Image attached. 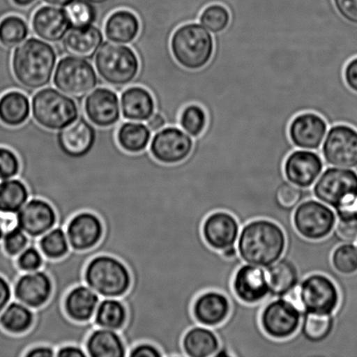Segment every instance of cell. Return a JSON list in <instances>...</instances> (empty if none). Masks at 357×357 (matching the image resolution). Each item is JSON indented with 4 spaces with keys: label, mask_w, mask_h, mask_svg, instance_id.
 <instances>
[{
    "label": "cell",
    "mask_w": 357,
    "mask_h": 357,
    "mask_svg": "<svg viewBox=\"0 0 357 357\" xmlns=\"http://www.w3.org/2000/svg\"><path fill=\"white\" fill-rule=\"evenodd\" d=\"M284 230L268 219H255L241 227L237 240L238 253L245 264L267 268L284 255Z\"/></svg>",
    "instance_id": "1"
},
{
    "label": "cell",
    "mask_w": 357,
    "mask_h": 357,
    "mask_svg": "<svg viewBox=\"0 0 357 357\" xmlns=\"http://www.w3.org/2000/svg\"><path fill=\"white\" fill-rule=\"evenodd\" d=\"M58 56L52 45L30 38L13 54L10 66L14 79L27 90L43 89L51 82Z\"/></svg>",
    "instance_id": "2"
},
{
    "label": "cell",
    "mask_w": 357,
    "mask_h": 357,
    "mask_svg": "<svg viewBox=\"0 0 357 357\" xmlns=\"http://www.w3.org/2000/svg\"><path fill=\"white\" fill-rule=\"evenodd\" d=\"M314 197L335 209L337 218L357 215V172L330 167L313 185Z\"/></svg>",
    "instance_id": "3"
},
{
    "label": "cell",
    "mask_w": 357,
    "mask_h": 357,
    "mask_svg": "<svg viewBox=\"0 0 357 357\" xmlns=\"http://www.w3.org/2000/svg\"><path fill=\"white\" fill-rule=\"evenodd\" d=\"M215 47V37L201 23L181 24L171 35L170 51L174 61L191 71L208 64Z\"/></svg>",
    "instance_id": "4"
},
{
    "label": "cell",
    "mask_w": 357,
    "mask_h": 357,
    "mask_svg": "<svg viewBox=\"0 0 357 357\" xmlns=\"http://www.w3.org/2000/svg\"><path fill=\"white\" fill-rule=\"evenodd\" d=\"M84 283L100 298H122L131 288L132 275L121 259L98 255L87 262Z\"/></svg>",
    "instance_id": "5"
},
{
    "label": "cell",
    "mask_w": 357,
    "mask_h": 357,
    "mask_svg": "<svg viewBox=\"0 0 357 357\" xmlns=\"http://www.w3.org/2000/svg\"><path fill=\"white\" fill-rule=\"evenodd\" d=\"M31 114L36 123L51 131H61L78 120V105L72 97L47 87L31 100Z\"/></svg>",
    "instance_id": "6"
},
{
    "label": "cell",
    "mask_w": 357,
    "mask_h": 357,
    "mask_svg": "<svg viewBox=\"0 0 357 357\" xmlns=\"http://www.w3.org/2000/svg\"><path fill=\"white\" fill-rule=\"evenodd\" d=\"M96 71L109 85L124 86L134 82L139 71L138 56L127 45L103 42L96 55Z\"/></svg>",
    "instance_id": "7"
},
{
    "label": "cell",
    "mask_w": 357,
    "mask_h": 357,
    "mask_svg": "<svg viewBox=\"0 0 357 357\" xmlns=\"http://www.w3.org/2000/svg\"><path fill=\"white\" fill-rule=\"evenodd\" d=\"M54 84L66 96L80 99L97 86V73L86 59L66 56L56 66Z\"/></svg>",
    "instance_id": "8"
},
{
    "label": "cell",
    "mask_w": 357,
    "mask_h": 357,
    "mask_svg": "<svg viewBox=\"0 0 357 357\" xmlns=\"http://www.w3.org/2000/svg\"><path fill=\"white\" fill-rule=\"evenodd\" d=\"M303 312L332 314L340 304V291L330 276L314 273L306 276L298 285Z\"/></svg>",
    "instance_id": "9"
},
{
    "label": "cell",
    "mask_w": 357,
    "mask_h": 357,
    "mask_svg": "<svg viewBox=\"0 0 357 357\" xmlns=\"http://www.w3.org/2000/svg\"><path fill=\"white\" fill-rule=\"evenodd\" d=\"M337 215L333 209L313 198L305 199L293 213V223L300 236L310 241H321L333 232Z\"/></svg>",
    "instance_id": "10"
},
{
    "label": "cell",
    "mask_w": 357,
    "mask_h": 357,
    "mask_svg": "<svg viewBox=\"0 0 357 357\" xmlns=\"http://www.w3.org/2000/svg\"><path fill=\"white\" fill-rule=\"evenodd\" d=\"M303 311L289 300L275 298L266 303L261 311V330L275 340H285L298 332Z\"/></svg>",
    "instance_id": "11"
},
{
    "label": "cell",
    "mask_w": 357,
    "mask_h": 357,
    "mask_svg": "<svg viewBox=\"0 0 357 357\" xmlns=\"http://www.w3.org/2000/svg\"><path fill=\"white\" fill-rule=\"evenodd\" d=\"M325 165L346 169L357 167V129L346 124L328 128L321 146Z\"/></svg>",
    "instance_id": "12"
},
{
    "label": "cell",
    "mask_w": 357,
    "mask_h": 357,
    "mask_svg": "<svg viewBox=\"0 0 357 357\" xmlns=\"http://www.w3.org/2000/svg\"><path fill=\"white\" fill-rule=\"evenodd\" d=\"M195 139L181 128L167 127L156 132L150 143L153 159L167 165L184 162L192 153Z\"/></svg>",
    "instance_id": "13"
},
{
    "label": "cell",
    "mask_w": 357,
    "mask_h": 357,
    "mask_svg": "<svg viewBox=\"0 0 357 357\" xmlns=\"http://www.w3.org/2000/svg\"><path fill=\"white\" fill-rule=\"evenodd\" d=\"M13 293L14 300L36 310L44 307L52 298L54 282L43 268L21 273L13 284Z\"/></svg>",
    "instance_id": "14"
},
{
    "label": "cell",
    "mask_w": 357,
    "mask_h": 357,
    "mask_svg": "<svg viewBox=\"0 0 357 357\" xmlns=\"http://www.w3.org/2000/svg\"><path fill=\"white\" fill-rule=\"evenodd\" d=\"M232 288L240 302L248 305L268 302L269 285L266 271L252 264H241L234 273Z\"/></svg>",
    "instance_id": "15"
},
{
    "label": "cell",
    "mask_w": 357,
    "mask_h": 357,
    "mask_svg": "<svg viewBox=\"0 0 357 357\" xmlns=\"http://www.w3.org/2000/svg\"><path fill=\"white\" fill-rule=\"evenodd\" d=\"M328 130L327 121L314 112L297 114L290 122L289 136L296 149L312 150L321 153Z\"/></svg>",
    "instance_id": "16"
},
{
    "label": "cell",
    "mask_w": 357,
    "mask_h": 357,
    "mask_svg": "<svg viewBox=\"0 0 357 357\" xmlns=\"http://www.w3.org/2000/svg\"><path fill=\"white\" fill-rule=\"evenodd\" d=\"M324 167L320 153L296 149L285 160L284 174L287 180L294 185L310 188L323 173Z\"/></svg>",
    "instance_id": "17"
},
{
    "label": "cell",
    "mask_w": 357,
    "mask_h": 357,
    "mask_svg": "<svg viewBox=\"0 0 357 357\" xmlns=\"http://www.w3.org/2000/svg\"><path fill=\"white\" fill-rule=\"evenodd\" d=\"M71 250L85 252L99 245L104 236V225L99 216L91 211L77 213L65 227Z\"/></svg>",
    "instance_id": "18"
},
{
    "label": "cell",
    "mask_w": 357,
    "mask_h": 357,
    "mask_svg": "<svg viewBox=\"0 0 357 357\" xmlns=\"http://www.w3.org/2000/svg\"><path fill=\"white\" fill-rule=\"evenodd\" d=\"M17 226L31 239H38L57 226L58 215L54 206L47 199L30 198L16 213Z\"/></svg>",
    "instance_id": "19"
},
{
    "label": "cell",
    "mask_w": 357,
    "mask_h": 357,
    "mask_svg": "<svg viewBox=\"0 0 357 357\" xmlns=\"http://www.w3.org/2000/svg\"><path fill=\"white\" fill-rule=\"evenodd\" d=\"M87 120L98 128H107L120 121L121 102L117 93L106 87L92 91L84 102Z\"/></svg>",
    "instance_id": "20"
},
{
    "label": "cell",
    "mask_w": 357,
    "mask_h": 357,
    "mask_svg": "<svg viewBox=\"0 0 357 357\" xmlns=\"http://www.w3.org/2000/svg\"><path fill=\"white\" fill-rule=\"evenodd\" d=\"M241 229L232 213L220 210L206 217L202 225V236L210 248L220 252L236 246Z\"/></svg>",
    "instance_id": "21"
},
{
    "label": "cell",
    "mask_w": 357,
    "mask_h": 357,
    "mask_svg": "<svg viewBox=\"0 0 357 357\" xmlns=\"http://www.w3.org/2000/svg\"><path fill=\"white\" fill-rule=\"evenodd\" d=\"M96 142V128L84 118L62 129L57 135L59 149L70 160L85 158L92 151Z\"/></svg>",
    "instance_id": "22"
},
{
    "label": "cell",
    "mask_w": 357,
    "mask_h": 357,
    "mask_svg": "<svg viewBox=\"0 0 357 357\" xmlns=\"http://www.w3.org/2000/svg\"><path fill=\"white\" fill-rule=\"evenodd\" d=\"M231 312L229 297L217 290H208L196 297L192 314L202 326L215 328L225 323Z\"/></svg>",
    "instance_id": "23"
},
{
    "label": "cell",
    "mask_w": 357,
    "mask_h": 357,
    "mask_svg": "<svg viewBox=\"0 0 357 357\" xmlns=\"http://www.w3.org/2000/svg\"><path fill=\"white\" fill-rule=\"evenodd\" d=\"M31 28L42 40L56 43L64 40L72 26L66 10L45 6L34 13Z\"/></svg>",
    "instance_id": "24"
},
{
    "label": "cell",
    "mask_w": 357,
    "mask_h": 357,
    "mask_svg": "<svg viewBox=\"0 0 357 357\" xmlns=\"http://www.w3.org/2000/svg\"><path fill=\"white\" fill-rule=\"evenodd\" d=\"M100 296L85 283L73 287L66 294L63 309L66 316L76 323L93 321Z\"/></svg>",
    "instance_id": "25"
},
{
    "label": "cell",
    "mask_w": 357,
    "mask_h": 357,
    "mask_svg": "<svg viewBox=\"0 0 357 357\" xmlns=\"http://www.w3.org/2000/svg\"><path fill=\"white\" fill-rule=\"evenodd\" d=\"M266 274L269 285L268 301L282 298L300 284L301 276L298 268L289 258L283 257L267 267Z\"/></svg>",
    "instance_id": "26"
},
{
    "label": "cell",
    "mask_w": 357,
    "mask_h": 357,
    "mask_svg": "<svg viewBox=\"0 0 357 357\" xmlns=\"http://www.w3.org/2000/svg\"><path fill=\"white\" fill-rule=\"evenodd\" d=\"M103 41L102 31L93 24L85 28H72L63 40V48L69 55L92 59Z\"/></svg>",
    "instance_id": "27"
},
{
    "label": "cell",
    "mask_w": 357,
    "mask_h": 357,
    "mask_svg": "<svg viewBox=\"0 0 357 357\" xmlns=\"http://www.w3.org/2000/svg\"><path fill=\"white\" fill-rule=\"evenodd\" d=\"M84 348L89 357H128V353L121 332L101 328L91 331Z\"/></svg>",
    "instance_id": "28"
},
{
    "label": "cell",
    "mask_w": 357,
    "mask_h": 357,
    "mask_svg": "<svg viewBox=\"0 0 357 357\" xmlns=\"http://www.w3.org/2000/svg\"><path fill=\"white\" fill-rule=\"evenodd\" d=\"M121 114L131 121H148L155 113V101L151 93L142 86H131L121 96Z\"/></svg>",
    "instance_id": "29"
},
{
    "label": "cell",
    "mask_w": 357,
    "mask_h": 357,
    "mask_svg": "<svg viewBox=\"0 0 357 357\" xmlns=\"http://www.w3.org/2000/svg\"><path fill=\"white\" fill-rule=\"evenodd\" d=\"M220 348V342L213 328L196 325L189 328L182 338L185 356H213Z\"/></svg>",
    "instance_id": "30"
},
{
    "label": "cell",
    "mask_w": 357,
    "mask_h": 357,
    "mask_svg": "<svg viewBox=\"0 0 357 357\" xmlns=\"http://www.w3.org/2000/svg\"><path fill=\"white\" fill-rule=\"evenodd\" d=\"M141 29L138 17L128 10H119L111 14L105 23V35L108 40L129 44L137 38Z\"/></svg>",
    "instance_id": "31"
},
{
    "label": "cell",
    "mask_w": 357,
    "mask_h": 357,
    "mask_svg": "<svg viewBox=\"0 0 357 357\" xmlns=\"http://www.w3.org/2000/svg\"><path fill=\"white\" fill-rule=\"evenodd\" d=\"M31 103L26 94L10 90L0 96V122L7 128L26 123L31 114Z\"/></svg>",
    "instance_id": "32"
},
{
    "label": "cell",
    "mask_w": 357,
    "mask_h": 357,
    "mask_svg": "<svg viewBox=\"0 0 357 357\" xmlns=\"http://www.w3.org/2000/svg\"><path fill=\"white\" fill-rule=\"evenodd\" d=\"M128 319V309L121 298H102L97 307L93 323L96 328L121 332Z\"/></svg>",
    "instance_id": "33"
},
{
    "label": "cell",
    "mask_w": 357,
    "mask_h": 357,
    "mask_svg": "<svg viewBox=\"0 0 357 357\" xmlns=\"http://www.w3.org/2000/svg\"><path fill=\"white\" fill-rule=\"evenodd\" d=\"M34 318L33 310L12 301L0 314V328L10 335H23L33 327Z\"/></svg>",
    "instance_id": "34"
},
{
    "label": "cell",
    "mask_w": 357,
    "mask_h": 357,
    "mask_svg": "<svg viewBox=\"0 0 357 357\" xmlns=\"http://www.w3.org/2000/svg\"><path fill=\"white\" fill-rule=\"evenodd\" d=\"M151 141V130L148 126L137 121L122 124L117 132V142L126 153L137 155L144 152Z\"/></svg>",
    "instance_id": "35"
},
{
    "label": "cell",
    "mask_w": 357,
    "mask_h": 357,
    "mask_svg": "<svg viewBox=\"0 0 357 357\" xmlns=\"http://www.w3.org/2000/svg\"><path fill=\"white\" fill-rule=\"evenodd\" d=\"M30 198L29 189L19 177L0 181V213L16 215Z\"/></svg>",
    "instance_id": "36"
},
{
    "label": "cell",
    "mask_w": 357,
    "mask_h": 357,
    "mask_svg": "<svg viewBox=\"0 0 357 357\" xmlns=\"http://www.w3.org/2000/svg\"><path fill=\"white\" fill-rule=\"evenodd\" d=\"M37 245L45 259L59 260L71 251L64 227L56 226L38 238Z\"/></svg>",
    "instance_id": "37"
},
{
    "label": "cell",
    "mask_w": 357,
    "mask_h": 357,
    "mask_svg": "<svg viewBox=\"0 0 357 357\" xmlns=\"http://www.w3.org/2000/svg\"><path fill=\"white\" fill-rule=\"evenodd\" d=\"M29 35V27L22 17L13 14L0 20V44L12 49L23 43Z\"/></svg>",
    "instance_id": "38"
},
{
    "label": "cell",
    "mask_w": 357,
    "mask_h": 357,
    "mask_svg": "<svg viewBox=\"0 0 357 357\" xmlns=\"http://www.w3.org/2000/svg\"><path fill=\"white\" fill-rule=\"evenodd\" d=\"M206 125L208 114L201 105L190 103L182 108L178 115V126L192 138L201 136L205 131Z\"/></svg>",
    "instance_id": "39"
},
{
    "label": "cell",
    "mask_w": 357,
    "mask_h": 357,
    "mask_svg": "<svg viewBox=\"0 0 357 357\" xmlns=\"http://www.w3.org/2000/svg\"><path fill=\"white\" fill-rule=\"evenodd\" d=\"M231 15L229 8L220 3L204 7L199 14L198 22L213 34L222 33L229 26Z\"/></svg>",
    "instance_id": "40"
},
{
    "label": "cell",
    "mask_w": 357,
    "mask_h": 357,
    "mask_svg": "<svg viewBox=\"0 0 357 357\" xmlns=\"http://www.w3.org/2000/svg\"><path fill=\"white\" fill-rule=\"evenodd\" d=\"M66 12L72 28L91 26L97 20L96 8L87 0H73L66 6Z\"/></svg>",
    "instance_id": "41"
},
{
    "label": "cell",
    "mask_w": 357,
    "mask_h": 357,
    "mask_svg": "<svg viewBox=\"0 0 357 357\" xmlns=\"http://www.w3.org/2000/svg\"><path fill=\"white\" fill-rule=\"evenodd\" d=\"M331 262L340 274H355L357 272V247L354 243L339 244L332 253Z\"/></svg>",
    "instance_id": "42"
},
{
    "label": "cell",
    "mask_w": 357,
    "mask_h": 357,
    "mask_svg": "<svg viewBox=\"0 0 357 357\" xmlns=\"http://www.w3.org/2000/svg\"><path fill=\"white\" fill-rule=\"evenodd\" d=\"M313 191L310 188H303L287 181L280 187L278 192V199L286 208L295 210L301 202L313 198Z\"/></svg>",
    "instance_id": "43"
},
{
    "label": "cell",
    "mask_w": 357,
    "mask_h": 357,
    "mask_svg": "<svg viewBox=\"0 0 357 357\" xmlns=\"http://www.w3.org/2000/svg\"><path fill=\"white\" fill-rule=\"evenodd\" d=\"M17 268L21 273L33 272L43 268L45 258L37 245V239H31L26 250L15 258Z\"/></svg>",
    "instance_id": "44"
},
{
    "label": "cell",
    "mask_w": 357,
    "mask_h": 357,
    "mask_svg": "<svg viewBox=\"0 0 357 357\" xmlns=\"http://www.w3.org/2000/svg\"><path fill=\"white\" fill-rule=\"evenodd\" d=\"M31 243V238L19 226L3 234L2 250L10 257L16 258Z\"/></svg>",
    "instance_id": "45"
},
{
    "label": "cell",
    "mask_w": 357,
    "mask_h": 357,
    "mask_svg": "<svg viewBox=\"0 0 357 357\" xmlns=\"http://www.w3.org/2000/svg\"><path fill=\"white\" fill-rule=\"evenodd\" d=\"M21 162L12 149L0 146V181L19 177Z\"/></svg>",
    "instance_id": "46"
},
{
    "label": "cell",
    "mask_w": 357,
    "mask_h": 357,
    "mask_svg": "<svg viewBox=\"0 0 357 357\" xmlns=\"http://www.w3.org/2000/svg\"><path fill=\"white\" fill-rule=\"evenodd\" d=\"M333 233L341 243H355L357 241V215L337 218Z\"/></svg>",
    "instance_id": "47"
},
{
    "label": "cell",
    "mask_w": 357,
    "mask_h": 357,
    "mask_svg": "<svg viewBox=\"0 0 357 357\" xmlns=\"http://www.w3.org/2000/svg\"><path fill=\"white\" fill-rule=\"evenodd\" d=\"M128 357H164V356L155 344L149 342H141L128 349Z\"/></svg>",
    "instance_id": "48"
},
{
    "label": "cell",
    "mask_w": 357,
    "mask_h": 357,
    "mask_svg": "<svg viewBox=\"0 0 357 357\" xmlns=\"http://www.w3.org/2000/svg\"><path fill=\"white\" fill-rule=\"evenodd\" d=\"M335 9L348 22L357 24V0H333Z\"/></svg>",
    "instance_id": "49"
},
{
    "label": "cell",
    "mask_w": 357,
    "mask_h": 357,
    "mask_svg": "<svg viewBox=\"0 0 357 357\" xmlns=\"http://www.w3.org/2000/svg\"><path fill=\"white\" fill-rule=\"evenodd\" d=\"M346 84L353 92L357 93V56L346 64L344 71Z\"/></svg>",
    "instance_id": "50"
},
{
    "label": "cell",
    "mask_w": 357,
    "mask_h": 357,
    "mask_svg": "<svg viewBox=\"0 0 357 357\" xmlns=\"http://www.w3.org/2000/svg\"><path fill=\"white\" fill-rule=\"evenodd\" d=\"M13 298V285L5 276L0 275V314Z\"/></svg>",
    "instance_id": "51"
},
{
    "label": "cell",
    "mask_w": 357,
    "mask_h": 357,
    "mask_svg": "<svg viewBox=\"0 0 357 357\" xmlns=\"http://www.w3.org/2000/svg\"><path fill=\"white\" fill-rule=\"evenodd\" d=\"M85 348L77 344H65L56 349L55 357H87Z\"/></svg>",
    "instance_id": "52"
},
{
    "label": "cell",
    "mask_w": 357,
    "mask_h": 357,
    "mask_svg": "<svg viewBox=\"0 0 357 357\" xmlns=\"http://www.w3.org/2000/svg\"><path fill=\"white\" fill-rule=\"evenodd\" d=\"M56 349L47 344H38L28 349L23 357H55Z\"/></svg>",
    "instance_id": "53"
},
{
    "label": "cell",
    "mask_w": 357,
    "mask_h": 357,
    "mask_svg": "<svg viewBox=\"0 0 357 357\" xmlns=\"http://www.w3.org/2000/svg\"><path fill=\"white\" fill-rule=\"evenodd\" d=\"M167 125V119L164 115L159 113H155L149 118L148 121V127L151 132H158L165 128Z\"/></svg>",
    "instance_id": "54"
},
{
    "label": "cell",
    "mask_w": 357,
    "mask_h": 357,
    "mask_svg": "<svg viewBox=\"0 0 357 357\" xmlns=\"http://www.w3.org/2000/svg\"><path fill=\"white\" fill-rule=\"evenodd\" d=\"M0 220L3 233L8 232L17 226L15 213H0Z\"/></svg>",
    "instance_id": "55"
},
{
    "label": "cell",
    "mask_w": 357,
    "mask_h": 357,
    "mask_svg": "<svg viewBox=\"0 0 357 357\" xmlns=\"http://www.w3.org/2000/svg\"><path fill=\"white\" fill-rule=\"evenodd\" d=\"M220 254H222V257L227 259V260L234 261L240 258L237 246L227 248L226 250L220 251Z\"/></svg>",
    "instance_id": "56"
},
{
    "label": "cell",
    "mask_w": 357,
    "mask_h": 357,
    "mask_svg": "<svg viewBox=\"0 0 357 357\" xmlns=\"http://www.w3.org/2000/svg\"><path fill=\"white\" fill-rule=\"evenodd\" d=\"M43 1L48 3V5L54 6L66 7L69 6L73 0H43Z\"/></svg>",
    "instance_id": "57"
},
{
    "label": "cell",
    "mask_w": 357,
    "mask_h": 357,
    "mask_svg": "<svg viewBox=\"0 0 357 357\" xmlns=\"http://www.w3.org/2000/svg\"><path fill=\"white\" fill-rule=\"evenodd\" d=\"M36 0H12V2L17 7H27L33 5Z\"/></svg>",
    "instance_id": "58"
},
{
    "label": "cell",
    "mask_w": 357,
    "mask_h": 357,
    "mask_svg": "<svg viewBox=\"0 0 357 357\" xmlns=\"http://www.w3.org/2000/svg\"><path fill=\"white\" fill-rule=\"evenodd\" d=\"M87 1L93 3H103L105 2H107L108 0H87Z\"/></svg>",
    "instance_id": "59"
},
{
    "label": "cell",
    "mask_w": 357,
    "mask_h": 357,
    "mask_svg": "<svg viewBox=\"0 0 357 357\" xmlns=\"http://www.w3.org/2000/svg\"><path fill=\"white\" fill-rule=\"evenodd\" d=\"M3 230L2 229V226H1V220H0V243H1V241H2V238L3 236Z\"/></svg>",
    "instance_id": "60"
}]
</instances>
